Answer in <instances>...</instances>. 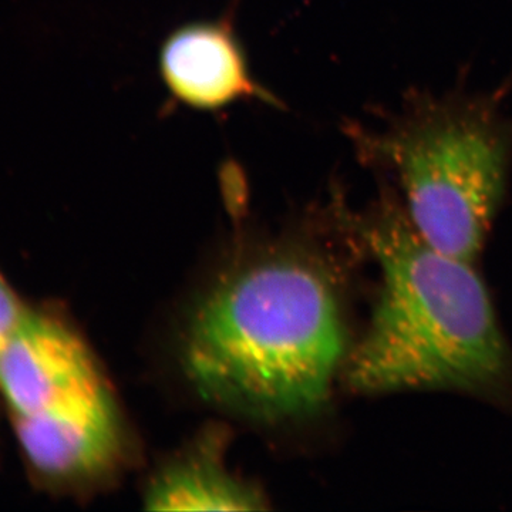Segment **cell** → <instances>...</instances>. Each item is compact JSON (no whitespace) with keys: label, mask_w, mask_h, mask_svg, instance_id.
<instances>
[{"label":"cell","mask_w":512,"mask_h":512,"mask_svg":"<svg viewBox=\"0 0 512 512\" xmlns=\"http://www.w3.org/2000/svg\"><path fill=\"white\" fill-rule=\"evenodd\" d=\"M147 508L163 511H249L261 495L205 460L181 461L165 470L148 491Z\"/></svg>","instance_id":"cell-6"},{"label":"cell","mask_w":512,"mask_h":512,"mask_svg":"<svg viewBox=\"0 0 512 512\" xmlns=\"http://www.w3.org/2000/svg\"><path fill=\"white\" fill-rule=\"evenodd\" d=\"M343 355L335 292L295 254L265 256L222 278L195 306L183 338L195 389L264 421L318 412Z\"/></svg>","instance_id":"cell-1"},{"label":"cell","mask_w":512,"mask_h":512,"mask_svg":"<svg viewBox=\"0 0 512 512\" xmlns=\"http://www.w3.org/2000/svg\"><path fill=\"white\" fill-rule=\"evenodd\" d=\"M28 311L29 306L0 272V356L18 332Z\"/></svg>","instance_id":"cell-7"},{"label":"cell","mask_w":512,"mask_h":512,"mask_svg":"<svg viewBox=\"0 0 512 512\" xmlns=\"http://www.w3.org/2000/svg\"><path fill=\"white\" fill-rule=\"evenodd\" d=\"M161 76L181 103L218 110L244 99L274 101L249 72L247 57L227 23L183 26L165 40Z\"/></svg>","instance_id":"cell-5"},{"label":"cell","mask_w":512,"mask_h":512,"mask_svg":"<svg viewBox=\"0 0 512 512\" xmlns=\"http://www.w3.org/2000/svg\"><path fill=\"white\" fill-rule=\"evenodd\" d=\"M363 143L370 160L396 174L420 237L474 262L503 200L511 160V127L495 107L478 99L420 101Z\"/></svg>","instance_id":"cell-3"},{"label":"cell","mask_w":512,"mask_h":512,"mask_svg":"<svg viewBox=\"0 0 512 512\" xmlns=\"http://www.w3.org/2000/svg\"><path fill=\"white\" fill-rule=\"evenodd\" d=\"M382 274L365 336L348 366L360 393L480 392L507 372L493 303L473 262L431 247L406 210L384 201L363 227Z\"/></svg>","instance_id":"cell-2"},{"label":"cell","mask_w":512,"mask_h":512,"mask_svg":"<svg viewBox=\"0 0 512 512\" xmlns=\"http://www.w3.org/2000/svg\"><path fill=\"white\" fill-rule=\"evenodd\" d=\"M0 394L10 419H52L116 403L86 342L43 308H29L0 356Z\"/></svg>","instance_id":"cell-4"}]
</instances>
